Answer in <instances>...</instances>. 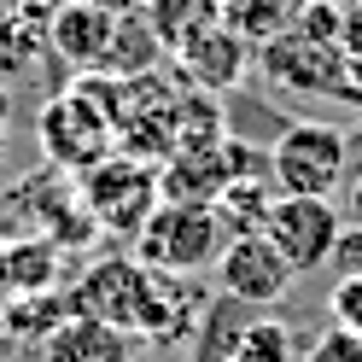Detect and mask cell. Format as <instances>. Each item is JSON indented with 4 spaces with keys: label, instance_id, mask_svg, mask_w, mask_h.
I'll return each mask as SVG.
<instances>
[{
    "label": "cell",
    "instance_id": "obj_1",
    "mask_svg": "<svg viewBox=\"0 0 362 362\" xmlns=\"http://www.w3.org/2000/svg\"><path fill=\"white\" fill-rule=\"evenodd\" d=\"M117 88H123V76L88 71L76 82H64L59 94L41 105L35 141H41V152H47V164L59 175H82V170H94L100 158L117 152Z\"/></svg>",
    "mask_w": 362,
    "mask_h": 362
},
{
    "label": "cell",
    "instance_id": "obj_2",
    "mask_svg": "<svg viewBox=\"0 0 362 362\" xmlns=\"http://www.w3.org/2000/svg\"><path fill=\"white\" fill-rule=\"evenodd\" d=\"M222 245H228V228L216 222L211 205H170L164 199L134 234V257L158 275H205V269H216Z\"/></svg>",
    "mask_w": 362,
    "mask_h": 362
},
{
    "label": "cell",
    "instance_id": "obj_3",
    "mask_svg": "<svg viewBox=\"0 0 362 362\" xmlns=\"http://www.w3.org/2000/svg\"><path fill=\"white\" fill-rule=\"evenodd\" d=\"M76 199L88 222H94L100 234H141V222L164 205V193H158V164L134 152H111L100 158L94 170L76 175Z\"/></svg>",
    "mask_w": 362,
    "mask_h": 362
},
{
    "label": "cell",
    "instance_id": "obj_4",
    "mask_svg": "<svg viewBox=\"0 0 362 362\" xmlns=\"http://www.w3.org/2000/svg\"><path fill=\"white\" fill-rule=\"evenodd\" d=\"M351 170V134L333 123H292L275 134L269 146V181L275 193H298V199H327Z\"/></svg>",
    "mask_w": 362,
    "mask_h": 362
},
{
    "label": "cell",
    "instance_id": "obj_5",
    "mask_svg": "<svg viewBox=\"0 0 362 362\" xmlns=\"http://www.w3.org/2000/svg\"><path fill=\"white\" fill-rule=\"evenodd\" d=\"M263 234L275 240V252L310 275V269L333 263L339 240H345V216L333 211V199H298V193H275V205H269V222Z\"/></svg>",
    "mask_w": 362,
    "mask_h": 362
},
{
    "label": "cell",
    "instance_id": "obj_6",
    "mask_svg": "<svg viewBox=\"0 0 362 362\" xmlns=\"http://www.w3.org/2000/svg\"><path fill=\"white\" fill-rule=\"evenodd\" d=\"M64 298H71V315H94V322L134 333L141 327V298H146V263L141 257H100Z\"/></svg>",
    "mask_w": 362,
    "mask_h": 362
},
{
    "label": "cell",
    "instance_id": "obj_7",
    "mask_svg": "<svg viewBox=\"0 0 362 362\" xmlns=\"http://www.w3.org/2000/svg\"><path fill=\"white\" fill-rule=\"evenodd\" d=\"M216 281L240 304H275V298H286V286L298 281V269L275 252L269 234H234L222 245V257H216Z\"/></svg>",
    "mask_w": 362,
    "mask_h": 362
},
{
    "label": "cell",
    "instance_id": "obj_8",
    "mask_svg": "<svg viewBox=\"0 0 362 362\" xmlns=\"http://www.w3.org/2000/svg\"><path fill=\"white\" fill-rule=\"evenodd\" d=\"M111 35H117V18L100 12V6H82V0H59L47 12V47L64 71H105V53H111Z\"/></svg>",
    "mask_w": 362,
    "mask_h": 362
},
{
    "label": "cell",
    "instance_id": "obj_9",
    "mask_svg": "<svg viewBox=\"0 0 362 362\" xmlns=\"http://www.w3.org/2000/svg\"><path fill=\"white\" fill-rule=\"evenodd\" d=\"M252 64H257V47L252 41H240L234 30H205L193 41V47H181L175 53V71H181V82L187 88H205V94H234V88L252 76Z\"/></svg>",
    "mask_w": 362,
    "mask_h": 362
},
{
    "label": "cell",
    "instance_id": "obj_10",
    "mask_svg": "<svg viewBox=\"0 0 362 362\" xmlns=\"http://www.w3.org/2000/svg\"><path fill=\"white\" fill-rule=\"evenodd\" d=\"M257 64L281 88L292 94H345V76H339V47H322V41H304V35H275L269 47H257Z\"/></svg>",
    "mask_w": 362,
    "mask_h": 362
},
{
    "label": "cell",
    "instance_id": "obj_11",
    "mask_svg": "<svg viewBox=\"0 0 362 362\" xmlns=\"http://www.w3.org/2000/svg\"><path fill=\"white\" fill-rule=\"evenodd\" d=\"M141 345L129 327L94 322V315H64V322L41 339V362H141Z\"/></svg>",
    "mask_w": 362,
    "mask_h": 362
},
{
    "label": "cell",
    "instance_id": "obj_12",
    "mask_svg": "<svg viewBox=\"0 0 362 362\" xmlns=\"http://www.w3.org/2000/svg\"><path fill=\"white\" fill-rule=\"evenodd\" d=\"M205 310V292L193 286V275H158L146 269V298H141V333L146 345H175L193 327V315Z\"/></svg>",
    "mask_w": 362,
    "mask_h": 362
},
{
    "label": "cell",
    "instance_id": "obj_13",
    "mask_svg": "<svg viewBox=\"0 0 362 362\" xmlns=\"http://www.w3.org/2000/svg\"><path fill=\"white\" fill-rule=\"evenodd\" d=\"M64 275V245L47 234H24L6 240V298H41V292H59Z\"/></svg>",
    "mask_w": 362,
    "mask_h": 362
},
{
    "label": "cell",
    "instance_id": "obj_14",
    "mask_svg": "<svg viewBox=\"0 0 362 362\" xmlns=\"http://www.w3.org/2000/svg\"><path fill=\"white\" fill-rule=\"evenodd\" d=\"M146 24H152V35L164 41V53L175 59L181 47H193L205 30H216L222 24V6L216 0H146Z\"/></svg>",
    "mask_w": 362,
    "mask_h": 362
},
{
    "label": "cell",
    "instance_id": "obj_15",
    "mask_svg": "<svg viewBox=\"0 0 362 362\" xmlns=\"http://www.w3.org/2000/svg\"><path fill=\"white\" fill-rule=\"evenodd\" d=\"M47 12L41 0H12V6H0V71L18 76L30 71V59L41 53V41H47Z\"/></svg>",
    "mask_w": 362,
    "mask_h": 362
},
{
    "label": "cell",
    "instance_id": "obj_16",
    "mask_svg": "<svg viewBox=\"0 0 362 362\" xmlns=\"http://www.w3.org/2000/svg\"><path fill=\"white\" fill-rule=\"evenodd\" d=\"M269 205H275V181L269 175H245V181H228V187H222V199L211 211H216V222L234 240V234H263Z\"/></svg>",
    "mask_w": 362,
    "mask_h": 362
},
{
    "label": "cell",
    "instance_id": "obj_17",
    "mask_svg": "<svg viewBox=\"0 0 362 362\" xmlns=\"http://www.w3.org/2000/svg\"><path fill=\"white\" fill-rule=\"evenodd\" d=\"M158 59H164V41L152 35L146 12L117 18V35H111V53H105V76H152Z\"/></svg>",
    "mask_w": 362,
    "mask_h": 362
},
{
    "label": "cell",
    "instance_id": "obj_18",
    "mask_svg": "<svg viewBox=\"0 0 362 362\" xmlns=\"http://www.w3.org/2000/svg\"><path fill=\"white\" fill-rule=\"evenodd\" d=\"M222 6V30H234L252 47H269L275 35L292 30V0H216Z\"/></svg>",
    "mask_w": 362,
    "mask_h": 362
},
{
    "label": "cell",
    "instance_id": "obj_19",
    "mask_svg": "<svg viewBox=\"0 0 362 362\" xmlns=\"http://www.w3.org/2000/svg\"><path fill=\"white\" fill-rule=\"evenodd\" d=\"M222 362H298V345H292L286 322L269 315V322H245V327L228 339Z\"/></svg>",
    "mask_w": 362,
    "mask_h": 362
},
{
    "label": "cell",
    "instance_id": "obj_20",
    "mask_svg": "<svg viewBox=\"0 0 362 362\" xmlns=\"http://www.w3.org/2000/svg\"><path fill=\"white\" fill-rule=\"evenodd\" d=\"M356 12H362L356 0H292V35L322 41V47H339Z\"/></svg>",
    "mask_w": 362,
    "mask_h": 362
},
{
    "label": "cell",
    "instance_id": "obj_21",
    "mask_svg": "<svg viewBox=\"0 0 362 362\" xmlns=\"http://www.w3.org/2000/svg\"><path fill=\"white\" fill-rule=\"evenodd\" d=\"M6 304V333L12 339H47L64 315H71V298L64 292H41V298H0Z\"/></svg>",
    "mask_w": 362,
    "mask_h": 362
},
{
    "label": "cell",
    "instance_id": "obj_22",
    "mask_svg": "<svg viewBox=\"0 0 362 362\" xmlns=\"http://www.w3.org/2000/svg\"><path fill=\"white\" fill-rule=\"evenodd\" d=\"M327 310H333V322H339V327L362 333V269H345V275L333 281V292H327Z\"/></svg>",
    "mask_w": 362,
    "mask_h": 362
},
{
    "label": "cell",
    "instance_id": "obj_23",
    "mask_svg": "<svg viewBox=\"0 0 362 362\" xmlns=\"http://www.w3.org/2000/svg\"><path fill=\"white\" fill-rule=\"evenodd\" d=\"M304 362H362V333H351V327L333 322V327L304 351Z\"/></svg>",
    "mask_w": 362,
    "mask_h": 362
},
{
    "label": "cell",
    "instance_id": "obj_24",
    "mask_svg": "<svg viewBox=\"0 0 362 362\" xmlns=\"http://www.w3.org/2000/svg\"><path fill=\"white\" fill-rule=\"evenodd\" d=\"M339 76H345V94H362V12L351 18L345 41H339Z\"/></svg>",
    "mask_w": 362,
    "mask_h": 362
},
{
    "label": "cell",
    "instance_id": "obj_25",
    "mask_svg": "<svg viewBox=\"0 0 362 362\" xmlns=\"http://www.w3.org/2000/svg\"><path fill=\"white\" fill-rule=\"evenodd\" d=\"M82 6H100V12H111V18H129V12H141L146 0H82Z\"/></svg>",
    "mask_w": 362,
    "mask_h": 362
},
{
    "label": "cell",
    "instance_id": "obj_26",
    "mask_svg": "<svg viewBox=\"0 0 362 362\" xmlns=\"http://www.w3.org/2000/svg\"><path fill=\"white\" fill-rule=\"evenodd\" d=\"M6 134H12V88H0V152H6Z\"/></svg>",
    "mask_w": 362,
    "mask_h": 362
},
{
    "label": "cell",
    "instance_id": "obj_27",
    "mask_svg": "<svg viewBox=\"0 0 362 362\" xmlns=\"http://www.w3.org/2000/svg\"><path fill=\"white\" fill-rule=\"evenodd\" d=\"M351 222H362V175L351 181Z\"/></svg>",
    "mask_w": 362,
    "mask_h": 362
},
{
    "label": "cell",
    "instance_id": "obj_28",
    "mask_svg": "<svg viewBox=\"0 0 362 362\" xmlns=\"http://www.w3.org/2000/svg\"><path fill=\"white\" fill-rule=\"evenodd\" d=\"M0 298H6V240H0Z\"/></svg>",
    "mask_w": 362,
    "mask_h": 362
},
{
    "label": "cell",
    "instance_id": "obj_29",
    "mask_svg": "<svg viewBox=\"0 0 362 362\" xmlns=\"http://www.w3.org/2000/svg\"><path fill=\"white\" fill-rule=\"evenodd\" d=\"M41 6H59V0H41Z\"/></svg>",
    "mask_w": 362,
    "mask_h": 362
},
{
    "label": "cell",
    "instance_id": "obj_30",
    "mask_svg": "<svg viewBox=\"0 0 362 362\" xmlns=\"http://www.w3.org/2000/svg\"><path fill=\"white\" fill-rule=\"evenodd\" d=\"M356 6H362V0H356Z\"/></svg>",
    "mask_w": 362,
    "mask_h": 362
}]
</instances>
